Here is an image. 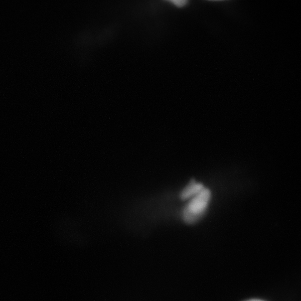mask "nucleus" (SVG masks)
<instances>
[{
    "label": "nucleus",
    "instance_id": "obj_1",
    "mask_svg": "<svg viewBox=\"0 0 301 301\" xmlns=\"http://www.w3.org/2000/svg\"><path fill=\"white\" fill-rule=\"evenodd\" d=\"M211 195L210 191L204 188L192 198L183 210V217L186 223H194L203 217L208 208Z\"/></svg>",
    "mask_w": 301,
    "mask_h": 301
},
{
    "label": "nucleus",
    "instance_id": "obj_2",
    "mask_svg": "<svg viewBox=\"0 0 301 301\" xmlns=\"http://www.w3.org/2000/svg\"><path fill=\"white\" fill-rule=\"evenodd\" d=\"M204 188L202 184L198 183L193 180L182 191L180 195L181 198L183 200L192 198L202 192Z\"/></svg>",
    "mask_w": 301,
    "mask_h": 301
},
{
    "label": "nucleus",
    "instance_id": "obj_4",
    "mask_svg": "<svg viewBox=\"0 0 301 301\" xmlns=\"http://www.w3.org/2000/svg\"><path fill=\"white\" fill-rule=\"evenodd\" d=\"M244 301H265V300H262V299H250L246 300Z\"/></svg>",
    "mask_w": 301,
    "mask_h": 301
},
{
    "label": "nucleus",
    "instance_id": "obj_3",
    "mask_svg": "<svg viewBox=\"0 0 301 301\" xmlns=\"http://www.w3.org/2000/svg\"><path fill=\"white\" fill-rule=\"evenodd\" d=\"M171 3H172L173 5H175L176 7L178 8H183L186 5H187L188 2L187 1H179V0H175V1H170Z\"/></svg>",
    "mask_w": 301,
    "mask_h": 301
}]
</instances>
